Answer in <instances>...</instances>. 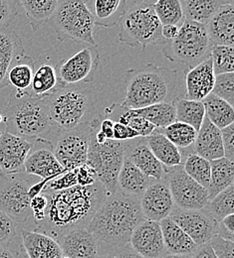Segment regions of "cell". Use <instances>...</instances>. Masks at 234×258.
Segmentation results:
<instances>
[{"label":"cell","mask_w":234,"mask_h":258,"mask_svg":"<svg viewBox=\"0 0 234 258\" xmlns=\"http://www.w3.org/2000/svg\"><path fill=\"white\" fill-rule=\"evenodd\" d=\"M192 153L208 161H214L224 157L222 137L220 129L214 126L205 116L201 128L198 131L195 143L191 147Z\"/></svg>","instance_id":"23"},{"label":"cell","mask_w":234,"mask_h":258,"mask_svg":"<svg viewBox=\"0 0 234 258\" xmlns=\"http://www.w3.org/2000/svg\"><path fill=\"white\" fill-rule=\"evenodd\" d=\"M6 132L33 142L44 139L53 145L59 130L50 119L46 98L14 90L8 104L0 112Z\"/></svg>","instance_id":"3"},{"label":"cell","mask_w":234,"mask_h":258,"mask_svg":"<svg viewBox=\"0 0 234 258\" xmlns=\"http://www.w3.org/2000/svg\"><path fill=\"white\" fill-rule=\"evenodd\" d=\"M17 224L0 210V247H7L16 235Z\"/></svg>","instance_id":"45"},{"label":"cell","mask_w":234,"mask_h":258,"mask_svg":"<svg viewBox=\"0 0 234 258\" xmlns=\"http://www.w3.org/2000/svg\"><path fill=\"white\" fill-rule=\"evenodd\" d=\"M18 1L0 0V30L6 29L18 14Z\"/></svg>","instance_id":"46"},{"label":"cell","mask_w":234,"mask_h":258,"mask_svg":"<svg viewBox=\"0 0 234 258\" xmlns=\"http://www.w3.org/2000/svg\"><path fill=\"white\" fill-rule=\"evenodd\" d=\"M222 145L224 157L233 162L234 159V124H230L225 128L221 129Z\"/></svg>","instance_id":"50"},{"label":"cell","mask_w":234,"mask_h":258,"mask_svg":"<svg viewBox=\"0 0 234 258\" xmlns=\"http://www.w3.org/2000/svg\"><path fill=\"white\" fill-rule=\"evenodd\" d=\"M145 141L154 156L167 169L182 165L180 150L174 146L166 136L154 131L145 137Z\"/></svg>","instance_id":"29"},{"label":"cell","mask_w":234,"mask_h":258,"mask_svg":"<svg viewBox=\"0 0 234 258\" xmlns=\"http://www.w3.org/2000/svg\"><path fill=\"white\" fill-rule=\"evenodd\" d=\"M126 146L127 141L117 140L99 144L90 135L86 164L96 171L107 196L118 190V176L125 159Z\"/></svg>","instance_id":"9"},{"label":"cell","mask_w":234,"mask_h":258,"mask_svg":"<svg viewBox=\"0 0 234 258\" xmlns=\"http://www.w3.org/2000/svg\"><path fill=\"white\" fill-rule=\"evenodd\" d=\"M213 73L215 76L234 72L233 47L212 46L210 52Z\"/></svg>","instance_id":"42"},{"label":"cell","mask_w":234,"mask_h":258,"mask_svg":"<svg viewBox=\"0 0 234 258\" xmlns=\"http://www.w3.org/2000/svg\"><path fill=\"white\" fill-rule=\"evenodd\" d=\"M32 142L3 132L0 135V177L24 173L26 158Z\"/></svg>","instance_id":"16"},{"label":"cell","mask_w":234,"mask_h":258,"mask_svg":"<svg viewBox=\"0 0 234 258\" xmlns=\"http://www.w3.org/2000/svg\"><path fill=\"white\" fill-rule=\"evenodd\" d=\"M169 218L198 246L208 243L209 240L217 234L218 223L204 209L180 210L174 208Z\"/></svg>","instance_id":"14"},{"label":"cell","mask_w":234,"mask_h":258,"mask_svg":"<svg viewBox=\"0 0 234 258\" xmlns=\"http://www.w3.org/2000/svg\"><path fill=\"white\" fill-rule=\"evenodd\" d=\"M90 133V121H85L74 128L59 130L53 143V153L65 171L86 164Z\"/></svg>","instance_id":"10"},{"label":"cell","mask_w":234,"mask_h":258,"mask_svg":"<svg viewBox=\"0 0 234 258\" xmlns=\"http://www.w3.org/2000/svg\"><path fill=\"white\" fill-rule=\"evenodd\" d=\"M166 169V179L175 208L180 210H202L209 201L208 191L182 168V165Z\"/></svg>","instance_id":"12"},{"label":"cell","mask_w":234,"mask_h":258,"mask_svg":"<svg viewBox=\"0 0 234 258\" xmlns=\"http://www.w3.org/2000/svg\"><path fill=\"white\" fill-rule=\"evenodd\" d=\"M64 257L98 258L99 246L87 227L69 231L57 240Z\"/></svg>","instance_id":"21"},{"label":"cell","mask_w":234,"mask_h":258,"mask_svg":"<svg viewBox=\"0 0 234 258\" xmlns=\"http://www.w3.org/2000/svg\"><path fill=\"white\" fill-rule=\"evenodd\" d=\"M154 180L147 177L132 162L124 159L118 176V190L123 193L141 198Z\"/></svg>","instance_id":"28"},{"label":"cell","mask_w":234,"mask_h":258,"mask_svg":"<svg viewBox=\"0 0 234 258\" xmlns=\"http://www.w3.org/2000/svg\"><path fill=\"white\" fill-rule=\"evenodd\" d=\"M100 62L97 46L86 47L57 66L63 87L86 86L93 82Z\"/></svg>","instance_id":"13"},{"label":"cell","mask_w":234,"mask_h":258,"mask_svg":"<svg viewBox=\"0 0 234 258\" xmlns=\"http://www.w3.org/2000/svg\"><path fill=\"white\" fill-rule=\"evenodd\" d=\"M76 170H70L50 180L44 187L42 194H53L61 192L77 186Z\"/></svg>","instance_id":"44"},{"label":"cell","mask_w":234,"mask_h":258,"mask_svg":"<svg viewBox=\"0 0 234 258\" xmlns=\"http://www.w3.org/2000/svg\"><path fill=\"white\" fill-rule=\"evenodd\" d=\"M155 1H125V9L119 20V41L143 51L153 45H165L162 24L154 10Z\"/></svg>","instance_id":"5"},{"label":"cell","mask_w":234,"mask_h":258,"mask_svg":"<svg viewBox=\"0 0 234 258\" xmlns=\"http://www.w3.org/2000/svg\"><path fill=\"white\" fill-rule=\"evenodd\" d=\"M51 121L58 130H68L85 122L93 101L92 90L86 86H68L45 97Z\"/></svg>","instance_id":"8"},{"label":"cell","mask_w":234,"mask_h":258,"mask_svg":"<svg viewBox=\"0 0 234 258\" xmlns=\"http://www.w3.org/2000/svg\"><path fill=\"white\" fill-rule=\"evenodd\" d=\"M154 10L162 26L173 25L180 27L184 21L182 9L178 0L155 1Z\"/></svg>","instance_id":"41"},{"label":"cell","mask_w":234,"mask_h":258,"mask_svg":"<svg viewBox=\"0 0 234 258\" xmlns=\"http://www.w3.org/2000/svg\"><path fill=\"white\" fill-rule=\"evenodd\" d=\"M49 182V180L45 179V180H40L39 182L37 183H34L31 185V187L29 188L28 190V195L30 197V199H33L34 197L38 196V195H41L43 190H44V187L45 185Z\"/></svg>","instance_id":"57"},{"label":"cell","mask_w":234,"mask_h":258,"mask_svg":"<svg viewBox=\"0 0 234 258\" xmlns=\"http://www.w3.org/2000/svg\"><path fill=\"white\" fill-rule=\"evenodd\" d=\"M66 172L57 161L53 153V145L44 139H36L26 158L24 173L37 176L41 180H52L53 178Z\"/></svg>","instance_id":"17"},{"label":"cell","mask_w":234,"mask_h":258,"mask_svg":"<svg viewBox=\"0 0 234 258\" xmlns=\"http://www.w3.org/2000/svg\"><path fill=\"white\" fill-rule=\"evenodd\" d=\"M182 168L192 179L208 190L210 184V162L197 154L191 153L185 155Z\"/></svg>","instance_id":"40"},{"label":"cell","mask_w":234,"mask_h":258,"mask_svg":"<svg viewBox=\"0 0 234 258\" xmlns=\"http://www.w3.org/2000/svg\"><path fill=\"white\" fill-rule=\"evenodd\" d=\"M233 182V162L225 157L210 161V184L207 190L209 200L232 186Z\"/></svg>","instance_id":"31"},{"label":"cell","mask_w":234,"mask_h":258,"mask_svg":"<svg viewBox=\"0 0 234 258\" xmlns=\"http://www.w3.org/2000/svg\"><path fill=\"white\" fill-rule=\"evenodd\" d=\"M76 170L77 184L81 187H88L94 185L98 181V176L96 171L87 164L79 166Z\"/></svg>","instance_id":"48"},{"label":"cell","mask_w":234,"mask_h":258,"mask_svg":"<svg viewBox=\"0 0 234 258\" xmlns=\"http://www.w3.org/2000/svg\"><path fill=\"white\" fill-rule=\"evenodd\" d=\"M208 243L216 258H234V242L232 241L226 240L216 234Z\"/></svg>","instance_id":"47"},{"label":"cell","mask_w":234,"mask_h":258,"mask_svg":"<svg viewBox=\"0 0 234 258\" xmlns=\"http://www.w3.org/2000/svg\"><path fill=\"white\" fill-rule=\"evenodd\" d=\"M0 123H3V116L1 113H0Z\"/></svg>","instance_id":"61"},{"label":"cell","mask_w":234,"mask_h":258,"mask_svg":"<svg viewBox=\"0 0 234 258\" xmlns=\"http://www.w3.org/2000/svg\"><path fill=\"white\" fill-rule=\"evenodd\" d=\"M62 258H69V257H64V256H63V257H62Z\"/></svg>","instance_id":"62"},{"label":"cell","mask_w":234,"mask_h":258,"mask_svg":"<svg viewBox=\"0 0 234 258\" xmlns=\"http://www.w3.org/2000/svg\"><path fill=\"white\" fill-rule=\"evenodd\" d=\"M116 258H144L142 255H139L137 252H135L134 249L131 247L130 243L118 250L115 253Z\"/></svg>","instance_id":"55"},{"label":"cell","mask_w":234,"mask_h":258,"mask_svg":"<svg viewBox=\"0 0 234 258\" xmlns=\"http://www.w3.org/2000/svg\"><path fill=\"white\" fill-rule=\"evenodd\" d=\"M0 258H18V254L8 246L0 247Z\"/></svg>","instance_id":"58"},{"label":"cell","mask_w":234,"mask_h":258,"mask_svg":"<svg viewBox=\"0 0 234 258\" xmlns=\"http://www.w3.org/2000/svg\"><path fill=\"white\" fill-rule=\"evenodd\" d=\"M134 111L157 129L166 128L175 122V108L172 102L157 103Z\"/></svg>","instance_id":"36"},{"label":"cell","mask_w":234,"mask_h":258,"mask_svg":"<svg viewBox=\"0 0 234 258\" xmlns=\"http://www.w3.org/2000/svg\"><path fill=\"white\" fill-rule=\"evenodd\" d=\"M184 20L206 26L225 0H180Z\"/></svg>","instance_id":"30"},{"label":"cell","mask_w":234,"mask_h":258,"mask_svg":"<svg viewBox=\"0 0 234 258\" xmlns=\"http://www.w3.org/2000/svg\"><path fill=\"white\" fill-rule=\"evenodd\" d=\"M163 258H192V255H178V254L167 253Z\"/></svg>","instance_id":"59"},{"label":"cell","mask_w":234,"mask_h":258,"mask_svg":"<svg viewBox=\"0 0 234 258\" xmlns=\"http://www.w3.org/2000/svg\"><path fill=\"white\" fill-rule=\"evenodd\" d=\"M93 4L95 25L103 27H113L117 24L125 9V1L122 0H96Z\"/></svg>","instance_id":"37"},{"label":"cell","mask_w":234,"mask_h":258,"mask_svg":"<svg viewBox=\"0 0 234 258\" xmlns=\"http://www.w3.org/2000/svg\"><path fill=\"white\" fill-rule=\"evenodd\" d=\"M24 258H62L63 253L58 242L37 231H21Z\"/></svg>","instance_id":"24"},{"label":"cell","mask_w":234,"mask_h":258,"mask_svg":"<svg viewBox=\"0 0 234 258\" xmlns=\"http://www.w3.org/2000/svg\"><path fill=\"white\" fill-rule=\"evenodd\" d=\"M18 4L24 8L35 32L50 21L57 8L58 0H21Z\"/></svg>","instance_id":"33"},{"label":"cell","mask_w":234,"mask_h":258,"mask_svg":"<svg viewBox=\"0 0 234 258\" xmlns=\"http://www.w3.org/2000/svg\"><path fill=\"white\" fill-rule=\"evenodd\" d=\"M217 234L222 238L234 241V215H229L218 223Z\"/></svg>","instance_id":"52"},{"label":"cell","mask_w":234,"mask_h":258,"mask_svg":"<svg viewBox=\"0 0 234 258\" xmlns=\"http://www.w3.org/2000/svg\"><path fill=\"white\" fill-rule=\"evenodd\" d=\"M64 88L59 80L57 67L49 63H35L33 79L28 93L35 97L45 98Z\"/></svg>","instance_id":"27"},{"label":"cell","mask_w":234,"mask_h":258,"mask_svg":"<svg viewBox=\"0 0 234 258\" xmlns=\"http://www.w3.org/2000/svg\"><path fill=\"white\" fill-rule=\"evenodd\" d=\"M192 258H216L209 243L200 245L197 250L192 254Z\"/></svg>","instance_id":"54"},{"label":"cell","mask_w":234,"mask_h":258,"mask_svg":"<svg viewBox=\"0 0 234 258\" xmlns=\"http://www.w3.org/2000/svg\"><path fill=\"white\" fill-rule=\"evenodd\" d=\"M58 40H72L97 46L94 39L95 18L88 1L61 0L48 22Z\"/></svg>","instance_id":"6"},{"label":"cell","mask_w":234,"mask_h":258,"mask_svg":"<svg viewBox=\"0 0 234 258\" xmlns=\"http://www.w3.org/2000/svg\"><path fill=\"white\" fill-rule=\"evenodd\" d=\"M185 96L189 100L202 101L213 90L215 75L210 57L193 69H189L184 76Z\"/></svg>","instance_id":"20"},{"label":"cell","mask_w":234,"mask_h":258,"mask_svg":"<svg viewBox=\"0 0 234 258\" xmlns=\"http://www.w3.org/2000/svg\"><path fill=\"white\" fill-rule=\"evenodd\" d=\"M212 46L234 45V1H225L205 26Z\"/></svg>","instance_id":"22"},{"label":"cell","mask_w":234,"mask_h":258,"mask_svg":"<svg viewBox=\"0 0 234 258\" xmlns=\"http://www.w3.org/2000/svg\"><path fill=\"white\" fill-rule=\"evenodd\" d=\"M47 206H48V198H47V195L45 194L38 195L34 197L33 199H31L30 209H31L32 219L35 223V226H37L43 221Z\"/></svg>","instance_id":"49"},{"label":"cell","mask_w":234,"mask_h":258,"mask_svg":"<svg viewBox=\"0 0 234 258\" xmlns=\"http://www.w3.org/2000/svg\"><path fill=\"white\" fill-rule=\"evenodd\" d=\"M113 131H114V140H117V141H129L139 137L137 132H135L129 126L120 122L114 123Z\"/></svg>","instance_id":"51"},{"label":"cell","mask_w":234,"mask_h":258,"mask_svg":"<svg viewBox=\"0 0 234 258\" xmlns=\"http://www.w3.org/2000/svg\"><path fill=\"white\" fill-rule=\"evenodd\" d=\"M211 94L225 100L227 103L233 106L234 73L215 76L214 87Z\"/></svg>","instance_id":"43"},{"label":"cell","mask_w":234,"mask_h":258,"mask_svg":"<svg viewBox=\"0 0 234 258\" xmlns=\"http://www.w3.org/2000/svg\"><path fill=\"white\" fill-rule=\"evenodd\" d=\"M178 83L175 70L149 63L129 70L125 76L123 106L139 109L162 102H171Z\"/></svg>","instance_id":"4"},{"label":"cell","mask_w":234,"mask_h":258,"mask_svg":"<svg viewBox=\"0 0 234 258\" xmlns=\"http://www.w3.org/2000/svg\"><path fill=\"white\" fill-rule=\"evenodd\" d=\"M142 214L146 221L160 223L167 219L175 206L167 185L166 176L154 180L139 198Z\"/></svg>","instance_id":"15"},{"label":"cell","mask_w":234,"mask_h":258,"mask_svg":"<svg viewBox=\"0 0 234 258\" xmlns=\"http://www.w3.org/2000/svg\"><path fill=\"white\" fill-rule=\"evenodd\" d=\"M234 186H230L227 189L216 195L214 198L208 201L204 210L219 223L221 220L234 213Z\"/></svg>","instance_id":"39"},{"label":"cell","mask_w":234,"mask_h":258,"mask_svg":"<svg viewBox=\"0 0 234 258\" xmlns=\"http://www.w3.org/2000/svg\"><path fill=\"white\" fill-rule=\"evenodd\" d=\"M130 245L144 258H163L167 254L160 223L144 221L134 229Z\"/></svg>","instance_id":"18"},{"label":"cell","mask_w":234,"mask_h":258,"mask_svg":"<svg viewBox=\"0 0 234 258\" xmlns=\"http://www.w3.org/2000/svg\"><path fill=\"white\" fill-rule=\"evenodd\" d=\"M35 71V62L26 55L16 59L10 67L7 75L8 84L14 87V90L28 92Z\"/></svg>","instance_id":"35"},{"label":"cell","mask_w":234,"mask_h":258,"mask_svg":"<svg viewBox=\"0 0 234 258\" xmlns=\"http://www.w3.org/2000/svg\"><path fill=\"white\" fill-rule=\"evenodd\" d=\"M175 108V121L185 123L196 131L201 128L205 117V108L201 101L175 98L172 101Z\"/></svg>","instance_id":"34"},{"label":"cell","mask_w":234,"mask_h":258,"mask_svg":"<svg viewBox=\"0 0 234 258\" xmlns=\"http://www.w3.org/2000/svg\"><path fill=\"white\" fill-rule=\"evenodd\" d=\"M98 258H116L115 257V254L114 253H105V254H102L99 255Z\"/></svg>","instance_id":"60"},{"label":"cell","mask_w":234,"mask_h":258,"mask_svg":"<svg viewBox=\"0 0 234 258\" xmlns=\"http://www.w3.org/2000/svg\"><path fill=\"white\" fill-rule=\"evenodd\" d=\"M16 175L0 177V210L16 224L24 225L32 218L28 195L32 183Z\"/></svg>","instance_id":"11"},{"label":"cell","mask_w":234,"mask_h":258,"mask_svg":"<svg viewBox=\"0 0 234 258\" xmlns=\"http://www.w3.org/2000/svg\"><path fill=\"white\" fill-rule=\"evenodd\" d=\"M160 226L167 253L192 255L199 247L169 217L160 222Z\"/></svg>","instance_id":"26"},{"label":"cell","mask_w":234,"mask_h":258,"mask_svg":"<svg viewBox=\"0 0 234 258\" xmlns=\"http://www.w3.org/2000/svg\"><path fill=\"white\" fill-rule=\"evenodd\" d=\"M114 123H115L114 120L102 116L100 123V131L106 136V138L108 140H114V131H113Z\"/></svg>","instance_id":"53"},{"label":"cell","mask_w":234,"mask_h":258,"mask_svg":"<svg viewBox=\"0 0 234 258\" xmlns=\"http://www.w3.org/2000/svg\"><path fill=\"white\" fill-rule=\"evenodd\" d=\"M178 29H179V27L173 26V25L163 26L162 27V37H163V39L166 42L173 40L176 37L177 33H178Z\"/></svg>","instance_id":"56"},{"label":"cell","mask_w":234,"mask_h":258,"mask_svg":"<svg viewBox=\"0 0 234 258\" xmlns=\"http://www.w3.org/2000/svg\"><path fill=\"white\" fill-rule=\"evenodd\" d=\"M211 48L206 27L184 20L176 37L163 46V54L171 63L185 64L193 69L210 57Z\"/></svg>","instance_id":"7"},{"label":"cell","mask_w":234,"mask_h":258,"mask_svg":"<svg viewBox=\"0 0 234 258\" xmlns=\"http://www.w3.org/2000/svg\"><path fill=\"white\" fill-rule=\"evenodd\" d=\"M201 102L205 108V116L214 126L221 130L233 124V106L225 100L210 94Z\"/></svg>","instance_id":"32"},{"label":"cell","mask_w":234,"mask_h":258,"mask_svg":"<svg viewBox=\"0 0 234 258\" xmlns=\"http://www.w3.org/2000/svg\"><path fill=\"white\" fill-rule=\"evenodd\" d=\"M144 221L139 198L117 190L106 196L87 229L98 242L99 255L115 254L130 243L134 229Z\"/></svg>","instance_id":"2"},{"label":"cell","mask_w":234,"mask_h":258,"mask_svg":"<svg viewBox=\"0 0 234 258\" xmlns=\"http://www.w3.org/2000/svg\"><path fill=\"white\" fill-rule=\"evenodd\" d=\"M25 55L19 35L11 29L0 30V89L7 87V75L16 59Z\"/></svg>","instance_id":"25"},{"label":"cell","mask_w":234,"mask_h":258,"mask_svg":"<svg viewBox=\"0 0 234 258\" xmlns=\"http://www.w3.org/2000/svg\"><path fill=\"white\" fill-rule=\"evenodd\" d=\"M155 131L166 136L179 150H184L192 147L198 135V131H196L192 126L177 121L168 125L166 128H156Z\"/></svg>","instance_id":"38"},{"label":"cell","mask_w":234,"mask_h":258,"mask_svg":"<svg viewBox=\"0 0 234 258\" xmlns=\"http://www.w3.org/2000/svg\"><path fill=\"white\" fill-rule=\"evenodd\" d=\"M48 206L43 221L34 231L56 241L69 231L87 227L107 194L99 181L88 187L75 186L67 190L45 194Z\"/></svg>","instance_id":"1"},{"label":"cell","mask_w":234,"mask_h":258,"mask_svg":"<svg viewBox=\"0 0 234 258\" xmlns=\"http://www.w3.org/2000/svg\"><path fill=\"white\" fill-rule=\"evenodd\" d=\"M125 158L153 180H162L166 176L165 167L154 156L145 141V137L127 141Z\"/></svg>","instance_id":"19"}]
</instances>
